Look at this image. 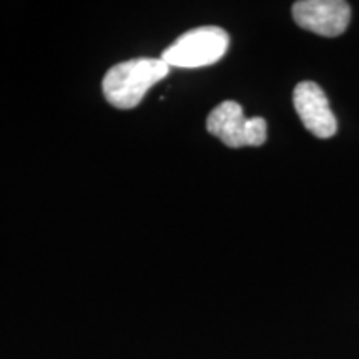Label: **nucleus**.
<instances>
[{
	"instance_id": "nucleus-1",
	"label": "nucleus",
	"mask_w": 359,
	"mask_h": 359,
	"mask_svg": "<svg viewBox=\"0 0 359 359\" xmlns=\"http://www.w3.org/2000/svg\"><path fill=\"white\" fill-rule=\"evenodd\" d=\"M168 74L170 67L161 58H132L107 72L102 82L103 95L115 109L132 110L148 90L168 77Z\"/></svg>"
},
{
	"instance_id": "nucleus-3",
	"label": "nucleus",
	"mask_w": 359,
	"mask_h": 359,
	"mask_svg": "<svg viewBox=\"0 0 359 359\" xmlns=\"http://www.w3.org/2000/svg\"><path fill=\"white\" fill-rule=\"evenodd\" d=\"M206 130L230 148L259 147L266 142V120L246 118L240 103L226 100L210 111Z\"/></svg>"
},
{
	"instance_id": "nucleus-2",
	"label": "nucleus",
	"mask_w": 359,
	"mask_h": 359,
	"mask_svg": "<svg viewBox=\"0 0 359 359\" xmlns=\"http://www.w3.org/2000/svg\"><path fill=\"white\" fill-rule=\"evenodd\" d=\"M230 37L223 29L205 25L182 34L170 47L161 53V60L170 69H200L213 65L228 50Z\"/></svg>"
},
{
	"instance_id": "nucleus-5",
	"label": "nucleus",
	"mask_w": 359,
	"mask_h": 359,
	"mask_svg": "<svg viewBox=\"0 0 359 359\" xmlns=\"http://www.w3.org/2000/svg\"><path fill=\"white\" fill-rule=\"evenodd\" d=\"M296 114L306 130L318 138H331L338 132V122L330 109L326 93L314 82H302L294 87Z\"/></svg>"
},
{
	"instance_id": "nucleus-4",
	"label": "nucleus",
	"mask_w": 359,
	"mask_h": 359,
	"mask_svg": "<svg viewBox=\"0 0 359 359\" xmlns=\"http://www.w3.org/2000/svg\"><path fill=\"white\" fill-rule=\"evenodd\" d=\"M293 19L309 32L338 37L348 29L351 7L343 0H302L293 6Z\"/></svg>"
}]
</instances>
